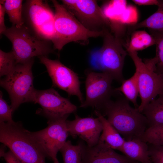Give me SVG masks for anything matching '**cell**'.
<instances>
[{"label":"cell","mask_w":163,"mask_h":163,"mask_svg":"<svg viewBox=\"0 0 163 163\" xmlns=\"http://www.w3.org/2000/svg\"><path fill=\"white\" fill-rule=\"evenodd\" d=\"M125 140H143L149 126L146 117L125 97L110 101L100 111Z\"/></svg>","instance_id":"1"},{"label":"cell","mask_w":163,"mask_h":163,"mask_svg":"<svg viewBox=\"0 0 163 163\" xmlns=\"http://www.w3.org/2000/svg\"><path fill=\"white\" fill-rule=\"evenodd\" d=\"M0 142L22 163H46V156L20 123H0Z\"/></svg>","instance_id":"2"},{"label":"cell","mask_w":163,"mask_h":163,"mask_svg":"<svg viewBox=\"0 0 163 163\" xmlns=\"http://www.w3.org/2000/svg\"><path fill=\"white\" fill-rule=\"evenodd\" d=\"M52 2L55 11L54 22L55 35L52 41L54 49L60 51L69 43L86 44L91 38L102 37L104 30L96 32L88 29L62 4L56 0Z\"/></svg>","instance_id":"3"},{"label":"cell","mask_w":163,"mask_h":163,"mask_svg":"<svg viewBox=\"0 0 163 163\" xmlns=\"http://www.w3.org/2000/svg\"><path fill=\"white\" fill-rule=\"evenodd\" d=\"M11 41L12 51L17 63H23L35 56H46L53 52L50 41L39 36L24 24L13 25L3 34Z\"/></svg>","instance_id":"4"},{"label":"cell","mask_w":163,"mask_h":163,"mask_svg":"<svg viewBox=\"0 0 163 163\" xmlns=\"http://www.w3.org/2000/svg\"><path fill=\"white\" fill-rule=\"evenodd\" d=\"M103 44L94 54L96 66L111 77L113 80L122 82L124 79L123 70L125 58L127 54L122 40L112 32L109 28L104 30Z\"/></svg>","instance_id":"5"},{"label":"cell","mask_w":163,"mask_h":163,"mask_svg":"<svg viewBox=\"0 0 163 163\" xmlns=\"http://www.w3.org/2000/svg\"><path fill=\"white\" fill-rule=\"evenodd\" d=\"M34 58L18 63L8 75L0 81V85L8 92L13 112L22 103L33 102L36 90L33 85L32 68Z\"/></svg>","instance_id":"6"},{"label":"cell","mask_w":163,"mask_h":163,"mask_svg":"<svg viewBox=\"0 0 163 163\" xmlns=\"http://www.w3.org/2000/svg\"><path fill=\"white\" fill-rule=\"evenodd\" d=\"M133 60L138 75L141 102L138 107L141 113L144 107L158 95L163 94V78L156 71L155 57L142 61L137 52L127 51Z\"/></svg>","instance_id":"7"},{"label":"cell","mask_w":163,"mask_h":163,"mask_svg":"<svg viewBox=\"0 0 163 163\" xmlns=\"http://www.w3.org/2000/svg\"><path fill=\"white\" fill-rule=\"evenodd\" d=\"M62 5L88 29L100 32L110 27V22L96 1L63 0Z\"/></svg>","instance_id":"8"},{"label":"cell","mask_w":163,"mask_h":163,"mask_svg":"<svg viewBox=\"0 0 163 163\" xmlns=\"http://www.w3.org/2000/svg\"><path fill=\"white\" fill-rule=\"evenodd\" d=\"M67 117L49 120L45 128L37 132L29 131L30 135L46 157L53 160L63 146L69 134L67 128Z\"/></svg>","instance_id":"9"},{"label":"cell","mask_w":163,"mask_h":163,"mask_svg":"<svg viewBox=\"0 0 163 163\" xmlns=\"http://www.w3.org/2000/svg\"><path fill=\"white\" fill-rule=\"evenodd\" d=\"M113 79L104 72H87L85 82L86 98L80 107H91L100 111L110 100L114 91Z\"/></svg>","instance_id":"10"},{"label":"cell","mask_w":163,"mask_h":163,"mask_svg":"<svg viewBox=\"0 0 163 163\" xmlns=\"http://www.w3.org/2000/svg\"><path fill=\"white\" fill-rule=\"evenodd\" d=\"M38 57L40 63L45 66L53 85L69 95L76 96L81 104L82 103L84 100L77 74L58 60H51L46 56Z\"/></svg>","instance_id":"11"},{"label":"cell","mask_w":163,"mask_h":163,"mask_svg":"<svg viewBox=\"0 0 163 163\" xmlns=\"http://www.w3.org/2000/svg\"><path fill=\"white\" fill-rule=\"evenodd\" d=\"M33 102L42 108L41 113L49 120L68 117L75 113L77 107L69 100L61 96L54 89L36 90Z\"/></svg>","instance_id":"12"},{"label":"cell","mask_w":163,"mask_h":163,"mask_svg":"<svg viewBox=\"0 0 163 163\" xmlns=\"http://www.w3.org/2000/svg\"><path fill=\"white\" fill-rule=\"evenodd\" d=\"M66 125L70 135L73 138L78 136L88 146H93L98 143L102 126L97 117L82 118L75 114L74 120H67Z\"/></svg>","instance_id":"13"},{"label":"cell","mask_w":163,"mask_h":163,"mask_svg":"<svg viewBox=\"0 0 163 163\" xmlns=\"http://www.w3.org/2000/svg\"><path fill=\"white\" fill-rule=\"evenodd\" d=\"M125 155L116 152L103 142L91 147L83 142L82 163H133Z\"/></svg>","instance_id":"14"},{"label":"cell","mask_w":163,"mask_h":163,"mask_svg":"<svg viewBox=\"0 0 163 163\" xmlns=\"http://www.w3.org/2000/svg\"><path fill=\"white\" fill-rule=\"evenodd\" d=\"M24 11L28 26L36 33L41 26L54 19V13L48 4L42 0L27 1Z\"/></svg>","instance_id":"15"},{"label":"cell","mask_w":163,"mask_h":163,"mask_svg":"<svg viewBox=\"0 0 163 163\" xmlns=\"http://www.w3.org/2000/svg\"><path fill=\"white\" fill-rule=\"evenodd\" d=\"M120 151L130 159L140 163L151 162L148 144L143 140H125Z\"/></svg>","instance_id":"16"},{"label":"cell","mask_w":163,"mask_h":163,"mask_svg":"<svg viewBox=\"0 0 163 163\" xmlns=\"http://www.w3.org/2000/svg\"><path fill=\"white\" fill-rule=\"evenodd\" d=\"M94 112L102 126L99 140L104 142L114 150L120 151L125 139L99 111L96 110Z\"/></svg>","instance_id":"17"},{"label":"cell","mask_w":163,"mask_h":163,"mask_svg":"<svg viewBox=\"0 0 163 163\" xmlns=\"http://www.w3.org/2000/svg\"><path fill=\"white\" fill-rule=\"evenodd\" d=\"M156 12L143 21L137 23L127 24L129 34L141 28H148L149 31L163 32V0H159Z\"/></svg>","instance_id":"18"},{"label":"cell","mask_w":163,"mask_h":163,"mask_svg":"<svg viewBox=\"0 0 163 163\" xmlns=\"http://www.w3.org/2000/svg\"><path fill=\"white\" fill-rule=\"evenodd\" d=\"M155 39L151 34L144 30H136L130 34L124 47L127 51L137 52L155 45Z\"/></svg>","instance_id":"19"},{"label":"cell","mask_w":163,"mask_h":163,"mask_svg":"<svg viewBox=\"0 0 163 163\" xmlns=\"http://www.w3.org/2000/svg\"><path fill=\"white\" fill-rule=\"evenodd\" d=\"M142 113L146 118L149 126L163 124V94L148 104Z\"/></svg>","instance_id":"20"},{"label":"cell","mask_w":163,"mask_h":163,"mask_svg":"<svg viewBox=\"0 0 163 163\" xmlns=\"http://www.w3.org/2000/svg\"><path fill=\"white\" fill-rule=\"evenodd\" d=\"M121 82L120 86L114 89V90L122 93L128 100L133 104L135 108H138L139 106L137 100L139 94V89L137 74L135 72L131 77L124 79Z\"/></svg>","instance_id":"21"},{"label":"cell","mask_w":163,"mask_h":163,"mask_svg":"<svg viewBox=\"0 0 163 163\" xmlns=\"http://www.w3.org/2000/svg\"><path fill=\"white\" fill-rule=\"evenodd\" d=\"M22 2L21 0H0L13 25L20 26L24 24L22 17Z\"/></svg>","instance_id":"22"},{"label":"cell","mask_w":163,"mask_h":163,"mask_svg":"<svg viewBox=\"0 0 163 163\" xmlns=\"http://www.w3.org/2000/svg\"><path fill=\"white\" fill-rule=\"evenodd\" d=\"M83 142L73 145L70 141L66 142L60 150L64 163H82Z\"/></svg>","instance_id":"23"},{"label":"cell","mask_w":163,"mask_h":163,"mask_svg":"<svg viewBox=\"0 0 163 163\" xmlns=\"http://www.w3.org/2000/svg\"><path fill=\"white\" fill-rule=\"evenodd\" d=\"M143 140L150 144L163 145V124L148 127L144 134Z\"/></svg>","instance_id":"24"},{"label":"cell","mask_w":163,"mask_h":163,"mask_svg":"<svg viewBox=\"0 0 163 163\" xmlns=\"http://www.w3.org/2000/svg\"><path fill=\"white\" fill-rule=\"evenodd\" d=\"M18 63L11 51L5 52L0 50V76H6L9 74Z\"/></svg>","instance_id":"25"},{"label":"cell","mask_w":163,"mask_h":163,"mask_svg":"<svg viewBox=\"0 0 163 163\" xmlns=\"http://www.w3.org/2000/svg\"><path fill=\"white\" fill-rule=\"evenodd\" d=\"M149 31L156 40V71L163 78V32Z\"/></svg>","instance_id":"26"},{"label":"cell","mask_w":163,"mask_h":163,"mask_svg":"<svg viewBox=\"0 0 163 163\" xmlns=\"http://www.w3.org/2000/svg\"><path fill=\"white\" fill-rule=\"evenodd\" d=\"M13 113L11 106H9L6 101L3 98L2 93H0V123L6 122L13 123L14 122L12 119Z\"/></svg>","instance_id":"27"},{"label":"cell","mask_w":163,"mask_h":163,"mask_svg":"<svg viewBox=\"0 0 163 163\" xmlns=\"http://www.w3.org/2000/svg\"><path fill=\"white\" fill-rule=\"evenodd\" d=\"M36 34L42 38L52 42L55 35L54 20L41 26Z\"/></svg>","instance_id":"28"},{"label":"cell","mask_w":163,"mask_h":163,"mask_svg":"<svg viewBox=\"0 0 163 163\" xmlns=\"http://www.w3.org/2000/svg\"><path fill=\"white\" fill-rule=\"evenodd\" d=\"M148 144L149 156L151 163H163V145Z\"/></svg>","instance_id":"29"},{"label":"cell","mask_w":163,"mask_h":163,"mask_svg":"<svg viewBox=\"0 0 163 163\" xmlns=\"http://www.w3.org/2000/svg\"><path fill=\"white\" fill-rule=\"evenodd\" d=\"M1 155L6 163H22L10 150L7 152L1 151Z\"/></svg>","instance_id":"30"},{"label":"cell","mask_w":163,"mask_h":163,"mask_svg":"<svg viewBox=\"0 0 163 163\" xmlns=\"http://www.w3.org/2000/svg\"><path fill=\"white\" fill-rule=\"evenodd\" d=\"M5 11L3 5L0 4V33L3 34L7 28L5 24L4 17Z\"/></svg>","instance_id":"31"},{"label":"cell","mask_w":163,"mask_h":163,"mask_svg":"<svg viewBox=\"0 0 163 163\" xmlns=\"http://www.w3.org/2000/svg\"><path fill=\"white\" fill-rule=\"evenodd\" d=\"M135 4L139 5H156L159 4V0H133Z\"/></svg>","instance_id":"32"},{"label":"cell","mask_w":163,"mask_h":163,"mask_svg":"<svg viewBox=\"0 0 163 163\" xmlns=\"http://www.w3.org/2000/svg\"><path fill=\"white\" fill-rule=\"evenodd\" d=\"M53 161V163H59L57 158H54Z\"/></svg>","instance_id":"33"},{"label":"cell","mask_w":163,"mask_h":163,"mask_svg":"<svg viewBox=\"0 0 163 163\" xmlns=\"http://www.w3.org/2000/svg\"><path fill=\"white\" fill-rule=\"evenodd\" d=\"M133 163H139V162H137V161H135ZM151 163V162H149V163Z\"/></svg>","instance_id":"34"}]
</instances>
